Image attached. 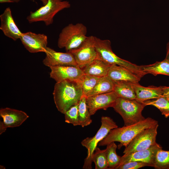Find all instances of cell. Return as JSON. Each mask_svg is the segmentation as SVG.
I'll use <instances>...</instances> for the list:
<instances>
[{"mask_svg": "<svg viewBox=\"0 0 169 169\" xmlns=\"http://www.w3.org/2000/svg\"><path fill=\"white\" fill-rule=\"evenodd\" d=\"M86 96L83 95L78 104L79 121V125L83 127L90 125L92 122L86 103Z\"/></svg>", "mask_w": 169, "mask_h": 169, "instance_id": "23", "label": "cell"}, {"mask_svg": "<svg viewBox=\"0 0 169 169\" xmlns=\"http://www.w3.org/2000/svg\"><path fill=\"white\" fill-rule=\"evenodd\" d=\"M118 98L114 91L87 97L86 103L91 115L99 110L113 107Z\"/></svg>", "mask_w": 169, "mask_h": 169, "instance_id": "11", "label": "cell"}, {"mask_svg": "<svg viewBox=\"0 0 169 169\" xmlns=\"http://www.w3.org/2000/svg\"><path fill=\"white\" fill-rule=\"evenodd\" d=\"M165 58L169 60V42L167 45L166 54Z\"/></svg>", "mask_w": 169, "mask_h": 169, "instance_id": "32", "label": "cell"}, {"mask_svg": "<svg viewBox=\"0 0 169 169\" xmlns=\"http://www.w3.org/2000/svg\"><path fill=\"white\" fill-rule=\"evenodd\" d=\"M110 66L104 61L96 59L81 69L85 74L101 77L107 76Z\"/></svg>", "mask_w": 169, "mask_h": 169, "instance_id": "19", "label": "cell"}, {"mask_svg": "<svg viewBox=\"0 0 169 169\" xmlns=\"http://www.w3.org/2000/svg\"><path fill=\"white\" fill-rule=\"evenodd\" d=\"M45 53L46 56L43 62L50 68L59 66H78L73 55L70 52H58L47 47Z\"/></svg>", "mask_w": 169, "mask_h": 169, "instance_id": "12", "label": "cell"}, {"mask_svg": "<svg viewBox=\"0 0 169 169\" xmlns=\"http://www.w3.org/2000/svg\"><path fill=\"white\" fill-rule=\"evenodd\" d=\"M158 123L146 129L139 133L126 147L124 154L147 149L156 144Z\"/></svg>", "mask_w": 169, "mask_h": 169, "instance_id": "8", "label": "cell"}, {"mask_svg": "<svg viewBox=\"0 0 169 169\" xmlns=\"http://www.w3.org/2000/svg\"><path fill=\"white\" fill-rule=\"evenodd\" d=\"M117 146L115 142H112L107 145L106 150L108 164V169H115L119 164L121 157L116 153Z\"/></svg>", "mask_w": 169, "mask_h": 169, "instance_id": "26", "label": "cell"}, {"mask_svg": "<svg viewBox=\"0 0 169 169\" xmlns=\"http://www.w3.org/2000/svg\"><path fill=\"white\" fill-rule=\"evenodd\" d=\"M132 84L136 93V100L140 102L163 96L162 86L145 87L139 83Z\"/></svg>", "mask_w": 169, "mask_h": 169, "instance_id": "18", "label": "cell"}, {"mask_svg": "<svg viewBox=\"0 0 169 169\" xmlns=\"http://www.w3.org/2000/svg\"><path fill=\"white\" fill-rule=\"evenodd\" d=\"M101 126L95 136L87 137L81 142L82 145L87 150V155L85 159L83 168H91V157L98 144L108 135L110 131L118 127L116 123L110 117L101 118Z\"/></svg>", "mask_w": 169, "mask_h": 169, "instance_id": "7", "label": "cell"}, {"mask_svg": "<svg viewBox=\"0 0 169 169\" xmlns=\"http://www.w3.org/2000/svg\"><path fill=\"white\" fill-rule=\"evenodd\" d=\"M110 41L102 40L95 37V47L97 53V59L100 60L109 65H117L124 67L141 78L145 74L138 66L127 60L122 59L112 51Z\"/></svg>", "mask_w": 169, "mask_h": 169, "instance_id": "3", "label": "cell"}, {"mask_svg": "<svg viewBox=\"0 0 169 169\" xmlns=\"http://www.w3.org/2000/svg\"><path fill=\"white\" fill-rule=\"evenodd\" d=\"M100 77L84 74L79 80L83 95L87 97L96 84Z\"/></svg>", "mask_w": 169, "mask_h": 169, "instance_id": "28", "label": "cell"}, {"mask_svg": "<svg viewBox=\"0 0 169 169\" xmlns=\"http://www.w3.org/2000/svg\"><path fill=\"white\" fill-rule=\"evenodd\" d=\"M151 166V165L147 163L138 161L129 162L118 166L116 169H137L146 166Z\"/></svg>", "mask_w": 169, "mask_h": 169, "instance_id": "30", "label": "cell"}, {"mask_svg": "<svg viewBox=\"0 0 169 169\" xmlns=\"http://www.w3.org/2000/svg\"><path fill=\"white\" fill-rule=\"evenodd\" d=\"M79 80L64 81L55 84L54 100L58 110L62 113L64 114L70 107L79 104L83 95Z\"/></svg>", "mask_w": 169, "mask_h": 169, "instance_id": "1", "label": "cell"}, {"mask_svg": "<svg viewBox=\"0 0 169 169\" xmlns=\"http://www.w3.org/2000/svg\"><path fill=\"white\" fill-rule=\"evenodd\" d=\"M95 36H87L78 48L69 51L73 55L78 66L81 69L97 58Z\"/></svg>", "mask_w": 169, "mask_h": 169, "instance_id": "9", "label": "cell"}, {"mask_svg": "<svg viewBox=\"0 0 169 169\" xmlns=\"http://www.w3.org/2000/svg\"><path fill=\"white\" fill-rule=\"evenodd\" d=\"M107 76L115 83H138L141 77L126 68L117 65L110 66Z\"/></svg>", "mask_w": 169, "mask_h": 169, "instance_id": "17", "label": "cell"}, {"mask_svg": "<svg viewBox=\"0 0 169 169\" xmlns=\"http://www.w3.org/2000/svg\"><path fill=\"white\" fill-rule=\"evenodd\" d=\"M26 49L31 53L45 51L48 44L47 36L31 32L23 33L20 38Z\"/></svg>", "mask_w": 169, "mask_h": 169, "instance_id": "13", "label": "cell"}, {"mask_svg": "<svg viewBox=\"0 0 169 169\" xmlns=\"http://www.w3.org/2000/svg\"><path fill=\"white\" fill-rule=\"evenodd\" d=\"M146 106L150 105L158 108L166 118L169 117V100L166 97H161L142 102Z\"/></svg>", "mask_w": 169, "mask_h": 169, "instance_id": "24", "label": "cell"}, {"mask_svg": "<svg viewBox=\"0 0 169 169\" xmlns=\"http://www.w3.org/2000/svg\"><path fill=\"white\" fill-rule=\"evenodd\" d=\"M0 115L3 119L0 122V135L8 128L19 126L29 117L23 111L8 107L0 109Z\"/></svg>", "mask_w": 169, "mask_h": 169, "instance_id": "10", "label": "cell"}, {"mask_svg": "<svg viewBox=\"0 0 169 169\" xmlns=\"http://www.w3.org/2000/svg\"><path fill=\"white\" fill-rule=\"evenodd\" d=\"M50 77L56 82L79 80L84 74L78 66H59L50 68Z\"/></svg>", "mask_w": 169, "mask_h": 169, "instance_id": "14", "label": "cell"}, {"mask_svg": "<svg viewBox=\"0 0 169 169\" xmlns=\"http://www.w3.org/2000/svg\"><path fill=\"white\" fill-rule=\"evenodd\" d=\"M153 167L156 169H169V151H164L162 148L157 151Z\"/></svg>", "mask_w": 169, "mask_h": 169, "instance_id": "27", "label": "cell"}, {"mask_svg": "<svg viewBox=\"0 0 169 169\" xmlns=\"http://www.w3.org/2000/svg\"><path fill=\"white\" fill-rule=\"evenodd\" d=\"M140 67L141 70L145 75L150 74L155 76L158 74L169 76V60L166 58L162 61Z\"/></svg>", "mask_w": 169, "mask_h": 169, "instance_id": "20", "label": "cell"}, {"mask_svg": "<svg viewBox=\"0 0 169 169\" xmlns=\"http://www.w3.org/2000/svg\"><path fill=\"white\" fill-rule=\"evenodd\" d=\"M78 104L70 107L64 113L65 121L74 126L79 125L78 117Z\"/></svg>", "mask_w": 169, "mask_h": 169, "instance_id": "29", "label": "cell"}, {"mask_svg": "<svg viewBox=\"0 0 169 169\" xmlns=\"http://www.w3.org/2000/svg\"><path fill=\"white\" fill-rule=\"evenodd\" d=\"M42 2L43 5H45L47 3L48 0H40Z\"/></svg>", "mask_w": 169, "mask_h": 169, "instance_id": "34", "label": "cell"}, {"mask_svg": "<svg viewBox=\"0 0 169 169\" xmlns=\"http://www.w3.org/2000/svg\"><path fill=\"white\" fill-rule=\"evenodd\" d=\"M87 28L82 23H70L64 27L59 34L58 46L67 52L78 48L87 36Z\"/></svg>", "mask_w": 169, "mask_h": 169, "instance_id": "4", "label": "cell"}, {"mask_svg": "<svg viewBox=\"0 0 169 169\" xmlns=\"http://www.w3.org/2000/svg\"><path fill=\"white\" fill-rule=\"evenodd\" d=\"M161 148H162L161 146L157 143L146 150L124 154L121 157L119 165L130 161H138L148 163L151 165V166L153 167L156 152Z\"/></svg>", "mask_w": 169, "mask_h": 169, "instance_id": "15", "label": "cell"}, {"mask_svg": "<svg viewBox=\"0 0 169 169\" xmlns=\"http://www.w3.org/2000/svg\"><path fill=\"white\" fill-rule=\"evenodd\" d=\"M12 1L13 2V3H18L20 1V0H12Z\"/></svg>", "mask_w": 169, "mask_h": 169, "instance_id": "35", "label": "cell"}, {"mask_svg": "<svg viewBox=\"0 0 169 169\" xmlns=\"http://www.w3.org/2000/svg\"><path fill=\"white\" fill-rule=\"evenodd\" d=\"M91 161L95 163V169H108L106 149L101 150L96 147L92 155Z\"/></svg>", "mask_w": 169, "mask_h": 169, "instance_id": "25", "label": "cell"}, {"mask_svg": "<svg viewBox=\"0 0 169 169\" xmlns=\"http://www.w3.org/2000/svg\"><path fill=\"white\" fill-rule=\"evenodd\" d=\"M69 1L48 0L47 3L34 12H31L26 19L29 23L42 21L46 26L52 24L55 15L59 12L70 7Z\"/></svg>", "mask_w": 169, "mask_h": 169, "instance_id": "6", "label": "cell"}, {"mask_svg": "<svg viewBox=\"0 0 169 169\" xmlns=\"http://www.w3.org/2000/svg\"><path fill=\"white\" fill-rule=\"evenodd\" d=\"M146 105L136 100L118 97L113 108L122 118L124 125H131L146 119L142 112Z\"/></svg>", "mask_w": 169, "mask_h": 169, "instance_id": "5", "label": "cell"}, {"mask_svg": "<svg viewBox=\"0 0 169 169\" xmlns=\"http://www.w3.org/2000/svg\"><path fill=\"white\" fill-rule=\"evenodd\" d=\"M158 123V121L151 117L136 123L111 130L108 135L99 143V146H107L113 142H119V149L122 146L126 147L132 140L144 130Z\"/></svg>", "mask_w": 169, "mask_h": 169, "instance_id": "2", "label": "cell"}, {"mask_svg": "<svg viewBox=\"0 0 169 169\" xmlns=\"http://www.w3.org/2000/svg\"><path fill=\"white\" fill-rule=\"evenodd\" d=\"M0 29L6 37L16 41L20 39L23 33L16 24L9 7L6 8L0 15Z\"/></svg>", "mask_w": 169, "mask_h": 169, "instance_id": "16", "label": "cell"}, {"mask_svg": "<svg viewBox=\"0 0 169 169\" xmlns=\"http://www.w3.org/2000/svg\"><path fill=\"white\" fill-rule=\"evenodd\" d=\"M162 96L169 98V86H162Z\"/></svg>", "mask_w": 169, "mask_h": 169, "instance_id": "31", "label": "cell"}, {"mask_svg": "<svg viewBox=\"0 0 169 169\" xmlns=\"http://www.w3.org/2000/svg\"><path fill=\"white\" fill-rule=\"evenodd\" d=\"M13 3V2L12 1V0H0V3Z\"/></svg>", "mask_w": 169, "mask_h": 169, "instance_id": "33", "label": "cell"}, {"mask_svg": "<svg viewBox=\"0 0 169 169\" xmlns=\"http://www.w3.org/2000/svg\"><path fill=\"white\" fill-rule=\"evenodd\" d=\"M166 98L167 99L169 100V98H167V97Z\"/></svg>", "mask_w": 169, "mask_h": 169, "instance_id": "36", "label": "cell"}, {"mask_svg": "<svg viewBox=\"0 0 169 169\" xmlns=\"http://www.w3.org/2000/svg\"><path fill=\"white\" fill-rule=\"evenodd\" d=\"M115 83L107 76L100 77L87 97L114 91Z\"/></svg>", "mask_w": 169, "mask_h": 169, "instance_id": "21", "label": "cell"}, {"mask_svg": "<svg viewBox=\"0 0 169 169\" xmlns=\"http://www.w3.org/2000/svg\"><path fill=\"white\" fill-rule=\"evenodd\" d=\"M114 91L118 97L128 100H136V93L132 84L115 83Z\"/></svg>", "mask_w": 169, "mask_h": 169, "instance_id": "22", "label": "cell"}]
</instances>
